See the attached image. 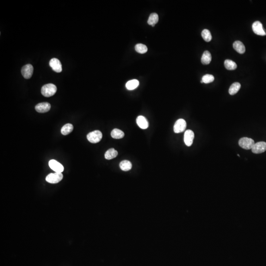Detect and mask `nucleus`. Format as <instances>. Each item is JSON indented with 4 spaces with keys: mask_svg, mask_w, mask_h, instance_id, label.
<instances>
[{
    "mask_svg": "<svg viewBox=\"0 0 266 266\" xmlns=\"http://www.w3.org/2000/svg\"><path fill=\"white\" fill-rule=\"evenodd\" d=\"M49 66L56 73H61L62 71V64L58 59L55 58L52 59L49 61Z\"/></svg>",
    "mask_w": 266,
    "mask_h": 266,
    "instance_id": "nucleus-8",
    "label": "nucleus"
},
{
    "mask_svg": "<svg viewBox=\"0 0 266 266\" xmlns=\"http://www.w3.org/2000/svg\"><path fill=\"white\" fill-rule=\"evenodd\" d=\"M63 175L60 173H55L48 174L46 178V180L50 183H57L62 180Z\"/></svg>",
    "mask_w": 266,
    "mask_h": 266,
    "instance_id": "nucleus-4",
    "label": "nucleus"
},
{
    "mask_svg": "<svg viewBox=\"0 0 266 266\" xmlns=\"http://www.w3.org/2000/svg\"><path fill=\"white\" fill-rule=\"evenodd\" d=\"M120 168L123 171H128L131 169L132 165L128 160H123L120 163Z\"/></svg>",
    "mask_w": 266,
    "mask_h": 266,
    "instance_id": "nucleus-19",
    "label": "nucleus"
},
{
    "mask_svg": "<svg viewBox=\"0 0 266 266\" xmlns=\"http://www.w3.org/2000/svg\"><path fill=\"white\" fill-rule=\"evenodd\" d=\"M224 66L228 70H234L237 68V65L235 62L229 59L224 61Z\"/></svg>",
    "mask_w": 266,
    "mask_h": 266,
    "instance_id": "nucleus-23",
    "label": "nucleus"
},
{
    "mask_svg": "<svg viewBox=\"0 0 266 266\" xmlns=\"http://www.w3.org/2000/svg\"><path fill=\"white\" fill-rule=\"evenodd\" d=\"M34 68L31 64L26 65L21 69L22 74L26 79H30L32 76Z\"/></svg>",
    "mask_w": 266,
    "mask_h": 266,
    "instance_id": "nucleus-6",
    "label": "nucleus"
},
{
    "mask_svg": "<svg viewBox=\"0 0 266 266\" xmlns=\"http://www.w3.org/2000/svg\"><path fill=\"white\" fill-rule=\"evenodd\" d=\"M139 85V82L137 79H133L128 81L126 84V88L129 90H132L137 88Z\"/></svg>",
    "mask_w": 266,
    "mask_h": 266,
    "instance_id": "nucleus-20",
    "label": "nucleus"
},
{
    "mask_svg": "<svg viewBox=\"0 0 266 266\" xmlns=\"http://www.w3.org/2000/svg\"><path fill=\"white\" fill-rule=\"evenodd\" d=\"M102 133L99 130H95L88 134L87 135V140L89 142L93 143H96L100 142L102 138Z\"/></svg>",
    "mask_w": 266,
    "mask_h": 266,
    "instance_id": "nucleus-2",
    "label": "nucleus"
},
{
    "mask_svg": "<svg viewBox=\"0 0 266 266\" xmlns=\"http://www.w3.org/2000/svg\"><path fill=\"white\" fill-rule=\"evenodd\" d=\"M51 108V105L47 102L39 103L35 106V110L39 113H45L49 111Z\"/></svg>",
    "mask_w": 266,
    "mask_h": 266,
    "instance_id": "nucleus-12",
    "label": "nucleus"
},
{
    "mask_svg": "<svg viewBox=\"0 0 266 266\" xmlns=\"http://www.w3.org/2000/svg\"><path fill=\"white\" fill-rule=\"evenodd\" d=\"M137 123L140 128L142 129H146L149 126L148 122L146 117L143 116H138L136 119Z\"/></svg>",
    "mask_w": 266,
    "mask_h": 266,
    "instance_id": "nucleus-13",
    "label": "nucleus"
},
{
    "mask_svg": "<svg viewBox=\"0 0 266 266\" xmlns=\"http://www.w3.org/2000/svg\"><path fill=\"white\" fill-rule=\"evenodd\" d=\"M201 83H203V81H202V80H201Z\"/></svg>",
    "mask_w": 266,
    "mask_h": 266,
    "instance_id": "nucleus-27",
    "label": "nucleus"
},
{
    "mask_svg": "<svg viewBox=\"0 0 266 266\" xmlns=\"http://www.w3.org/2000/svg\"><path fill=\"white\" fill-rule=\"evenodd\" d=\"M194 133L191 130H186L184 136V141L187 147H190L193 142Z\"/></svg>",
    "mask_w": 266,
    "mask_h": 266,
    "instance_id": "nucleus-9",
    "label": "nucleus"
},
{
    "mask_svg": "<svg viewBox=\"0 0 266 266\" xmlns=\"http://www.w3.org/2000/svg\"><path fill=\"white\" fill-rule=\"evenodd\" d=\"M214 80V78L213 75L206 74L203 76L202 80L203 81V83L207 84L212 83Z\"/></svg>",
    "mask_w": 266,
    "mask_h": 266,
    "instance_id": "nucleus-26",
    "label": "nucleus"
},
{
    "mask_svg": "<svg viewBox=\"0 0 266 266\" xmlns=\"http://www.w3.org/2000/svg\"><path fill=\"white\" fill-rule=\"evenodd\" d=\"M111 136L114 138L120 139L124 137V133L119 129H115L111 131Z\"/></svg>",
    "mask_w": 266,
    "mask_h": 266,
    "instance_id": "nucleus-22",
    "label": "nucleus"
},
{
    "mask_svg": "<svg viewBox=\"0 0 266 266\" xmlns=\"http://www.w3.org/2000/svg\"><path fill=\"white\" fill-rule=\"evenodd\" d=\"M74 129V126L71 124H66L63 126L61 130V133L63 135H67L72 132Z\"/></svg>",
    "mask_w": 266,
    "mask_h": 266,
    "instance_id": "nucleus-21",
    "label": "nucleus"
},
{
    "mask_svg": "<svg viewBox=\"0 0 266 266\" xmlns=\"http://www.w3.org/2000/svg\"><path fill=\"white\" fill-rule=\"evenodd\" d=\"M158 20H159V17L157 14L156 13H153L149 16L147 23L149 25H151L152 26H154V25L157 23Z\"/></svg>",
    "mask_w": 266,
    "mask_h": 266,
    "instance_id": "nucleus-18",
    "label": "nucleus"
},
{
    "mask_svg": "<svg viewBox=\"0 0 266 266\" xmlns=\"http://www.w3.org/2000/svg\"><path fill=\"white\" fill-rule=\"evenodd\" d=\"M118 155V152L114 148H110L106 151L105 154V157L107 160H111L114 159Z\"/></svg>",
    "mask_w": 266,
    "mask_h": 266,
    "instance_id": "nucleus-15",
    "label": "nucleus"
},
{
    "mask_svg": "<svg viewBox=\"0 0 266 266\" xmlns=\"http://www.w3.org/2000/svg\"><path fill=\"white\" fill-rule=\"evenodd\" d=\"M252 152L255 154H260L266 151V142H260L255 143L253 148L251 149Z\"/></svg>",
    "mask_w": 266,
    "mask_h": 266,
    "instance_id": "nucleus-7",
    "label": "nucleus"
},
{
    "mask_svg": "<svg viewBox=\"0 0 266 266\" xmlns=\"http://www.w3.org/2000/svg\"><path fill=\"white\" fill-rule=\"evenodd\" d=\"M252 29L254 33L259 36H265L266 32L263 28L262 24L260 21L254 22L252 24Z\"/></svg>",
    "mask_w": 266,
    "mask_h": 266,
    "instance_id": "nucleus-10",
    "label": "nucleus"
},
{
    "mask_svg": "<svg viewBox=\"0 0 266 266\" xmlns=\"http://www.w3.org/2000/svg\"><path fill=\"white\" fill-rule=\"evenodd\" d=\"M135 50L139 53L143 54L147 52V47L144 44L138 43L135 46Z\"/></svg>",
    "mask_w": 266,
    "mask_h": 266,
    "instance_id": "nucleus-25",
    "label": "nucleus"
},
{
    "mask_svg": "<svg viewBox=\"0 0 266 266\" xmlns=\"http://www.w3.org/2000/svg\"><path fill=\"white\" fill-rule=\"evenodd\" d=\"M57 90V87L53 84H47L42 87L41 93L44 97H50L55 94Z\"/></svg>",
    "mask_w": 266,
    "mask_h": 266,
    "instance_id": "nucleus-1",
    "label": "nucleus"
},
{
    "mask_svg": "<svg viewBox=\"0 0 266 266\" xmlns=\"http://www.w3.org/2000/svg\"><path fill=\"white\" fill-rule=\"evenodd\" d=\"M241 85L239 83H235L231 85L229 90V93L231 95H234L237 93L241 88Z\"/></svg>",
    "mask_w": 266,
    "mask_h": 266,
    "instance_id": "nucleus-17",
    "label": "nucleus"
},
{
    "mask_svg": "<svg viewBox=\"0 0 266 266\" xmlns=\"http://www.w3.org/2000/svg\"><path fill=\"white\" fill-rule=\"evenodd\" d=\"M49 166L50 168L55 171L56 173H62V172H63V166L56 160H50L49 162Z\"/></svg>",
    "mask_w": 266,
    "mask_h": 266,
    "instance_id": "nucleus-11",
    "label": "nucleus"
},
{
    "mask_svg": "<svg viewBox=\"0 0 266 266\" xmlns=\"http://www.w3.org/2000/svg\"><path fill=\"white\" fill-rule=\"evenodd\" d=\"M233 47L237 52L240 54H243L246 52V47L242 42L237 41L233 43Z\"/></svg>",
    "mask_w": 266,
    "mask_h": 266,
    "instance_id": "nucleus-14",
    "label": "nucleus"
},
{
    "mask_svg": "<svg viewBox=\"0 0 266 266\" xmlns=\"http://www.w3.org/2000/svg\"><path fill=\"white\" fill-rule=\"evenodd\" d=\"M211 54L209 51H205L203 53L202 58H201V62L204 65H208L210 63L211 61Z\"/></svg>",
    "mask_w": 266,
    "mask_h": 266,
    "instance_id": "nucleus-16",
    "label": "nucleus"
},
{
    "mask_svg": "<svg viewBox=\"0 0 266 266\" xmlns=\"http://www.w3.org/2000/svg\"><path fill=\"white\" fill-rule=\"evenodd\" d=\"M239 145L241 148L243 149L249 150L253 148L255 145L254 140L252 138L244 137L241 138L239 141Z\"/></svg>",
    "mask_w": 266,
    "mask_h": 266,
    "instance_id": "nucleus-3",
    "label": "nucleus"
},
{
    "mask_svg": "<svg viewBox=\"0 0 266 266\" xmlns=\"http://www.w3.org/2000/svg\"><path fill=\"white\" fill-rule=\"evenodd\" d=\"M202 36L203 39L206 42H210L212 39V36L210 31L208 29H204L203 30L202 32Z\"/></svg>",
    "mask_w": 266,
    "mask_h": 266,
    "instance_id": "nucleus-24",
    "label": "nucleus"
},
{
    "mask_svg": "<svg viewBox=\"0 0 266 266\" xmlns=\"http://www.w3.org/2000/svg\"><path fill=\"white\" fill-rule=\"evenodd\" d=\"M186 128V121L183 119H179L175 122L174 126V131L175 133H180L184 131Z\"/></svg>",
    "mask_w": 266,
    "mask_h": 266,
    "instance_id": "nucleus-5",
    "label": "nucleus"
}]
</instances>
